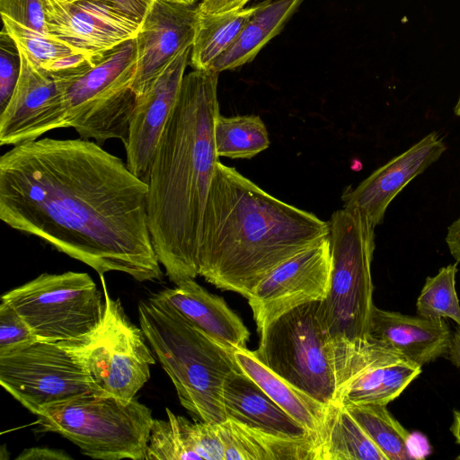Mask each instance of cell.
<instances>
[{"label":"cell","instance_id":"obj_4","mask_svg":"<svg viewBox=\"0 0 460 460\" xmlns=\"http://www.w3.org/2000/svg\"><path fill=\"white\" fill-rule=\"evenodd\" d=\"M138 319L181 404L199 420L225 421L223 385L230 373L241 370L234 349L210 337L155 295L138 303Z\"/></svg>","mask_w":460,"mask_h":460},{"label":"cell","instance_id":"obj_26","mask_svg":"<svg viewBox=\"0 0 460 460\" xmlns=\"http://www.w3.org/2000/svg\"><path fill=\"white\" fill-rule=\"evenodd\" d=\"M256 9L257 4L217 13L198 11L190 56L192 67L209 71L217 58L231 47Z\"/></svg>","mask_w":460,"mask_h":460},{"label":"cell","instance_id":"obj_29","mask_svg":"<svg viewBox=\"0 0 460 460\" xmlns=\"http://www.w3.org/2000/svg\"><path fill=\"white\" fill-rule=\"evenodd\" d=\"M457 263L428 277L417 298V314L429 319H451L460 325V302L456 291Z\"/></svg>","mask_w":460,"mask_h":460},{"label":"cell","instance_id":"obj_33","mask_svg":"<svg viewBox=\"0 0 460 460\" xmlns=\"http://www.w3.org/2000/svg\"><path fill=\"white\" fill-rule=\"evenodd\" d=\"M21 72V56L13 39L3 27L0 35V112L9 102Z\"/></svg>","mask_w":460,"mask_h":460},{"label":"cell","instance_id":"obj_8","mask_svg":"<svg viewBox=\"0 0 460 460\" xmlns=\"http://www.w3.org/2000/svg\"><path fill=\"white\" fill-rule=\"evenodd\" d=\"M320 301L284 314L260 335L255 357L278 376L323 404L337 400L335 350Z\"/></svg>","mask_w":460,"mask_h":460},{"label":"cell","instance_id":"obj_13","mask_svg":"<svg viewBox=\"0 0 460 460\" xmlns=\"http://www.w3.org/2000/svg\"><path fill=\"white\" fill-rule=\"evenodd\" d=\"M19 51L20 76L9 102L0 112L1 146H17L39 139L50 130L67 128L58 79Z\"/></svg>","mask_w":460,"mask_h":460},{"label":"cell","instance_id":"obj_27","mask_svg":"<svg viewBox=\"0 0 460 460\" xmlns=\"http://www.w3.org/2000/svg\"><path fill=\"white\" fill-rule=\"evenodd\" d=\"M214 139L218 155L249 159L267 149L270 137L260 116L218 114L214 124Z\"/></svg>","mask_w":460,"mask_h":460},{"label":"cell","instance_id":"obj_25","mask_svg":"<svg viewBox=\"0 0 460 460\" xmlns=\"http://www.w3.org/2000/svg\"><path fill=\"white\" fill-rule=\"evenodd\" d=\"M317 460H388L340 401L328 405Z\"/></svg>","mask_w":460,"mask_h":460},{"label":"cell","instance_id":"obj_39","mask_svg":"<svg viewBox=\"0 0 460 460\" xmlns=\"http://www.w3.org/2000/svg\"><path fill=\"white\" fill-rule=\"evenodd\" d=\"M450 254L460 262V216L447 227L445 238Z\"/></svg>","mask_w":460,"mask_h":460},{"label":"cell","instance_id":"obj_30","mask_svg":"<svg viewBox=\"0 0 460 460\" xmlns=\"http://www.w3.org/2000/svg\"><path fill=\"white\" fill-rule=\"evenodd\" d=\"M167 420L154 419L146 460H200L190 442L182 416L165 409Z\"/></svg>","mask_w":460,"mask_h":460},{"label":"cell","instance_id":"obj_40","mask_svg":"<svg viewBox=\"0 0 460 460\" xmlns=\"http://www.w3.org/2000/svg\"><path fill=\"white\" fill-rule=\"evenodd\" d=\"M447 358L457 367H460V325L452 332Z\"/></svg>","mask_w":460,"mask_h":460},{"label":"cell","instance_id":"obj_11","mask_svg":"<svg viewBox=\"0 0 460 460\" xmlns=\"http://www.w3.org/2000/svg\"><path fill=\"white\" fill-rule=\"evenodd\" d=\"M0 384L34 415L79 396L103 394L57 342L40 341L0 355Z\"/></svg>","mask_w":460,"mask_h":460},{"label":"cell","instance_id":"obj_23","mask_svg":"<svg viewBox=\"0 0 460 460\" xmlns=\"http://www.w3.org/2000/svg\"><path fill=\"white\" fill-rule=\"evenodd\" d=\"M234 358L240 369L252 378L279 407L317 438L323 429L328 405L322 403L278 376L252 350L236 349Z\"/></svg>","mask_w":460,"mask_h":460},{"label":"cell","instance_id":"obj_21","mask_svg":"<svg viewBox=\"0 0 460 460\" xmlns=\"http://www.w3.org/2000/svg\"><path fill=\"white\" fill-rule=\"evenodd\" d=\"M222 399L227 419L277 436H314L242 370L227 376L223 385Z\"/></svg>","mask_w":460,"mask_h":460},{"label":"cell","instance_id":"obj_31","mask_svg":"<svg viewBox=\"0 0 460 460\" xmlns=\"http://www.w3.org/2000/svg\"><path fill=\"white\" fill-rule=\"evenodd\" d=\"M2 20L3 27L18 48L43 69L63 58L77 53L49 32H40L25 27L5 16H2Z\"/></svg>","mask_w":460,"mask_h":460},{"label":"cell","instance_id":"obj_32","mask_svg":"<svg viewBox=\"0 0 460 460\" xmlns=\"http://www.w3.org/2000/svg\"><path fill=\"white\" fill-rule=\"evenodd\" d=\"M37 341L23 318L10 304L1 299L0 355L25 348Z\"/></svg>","mask_w":460,"mask_h":460},{"label":"cell","instance_id":"obj_14","mask_svg":"<svg viewBox=\"0 0 460 460\" xmlns=\"http://www.w3.org/2000/svg\"><path fill=\"white\" fill-rule=\"evenodd\" d=\"M49 32L77 53L99 59L136 38L141 23L103 2L43 0Z\"/></svg>","mask_w":460,"mask_h":460},{"label":"cell","instance_id":"obj_7","mask_svg":"<svg viewBox=\"0 0 460 460\" xmlns=\"http://www.w3.org/2000/svg\"><path fill=\"white\" fill-rule=\"evenodd\" d=\"M137 68L135 39L107 52L76 75H55L61 85L67 128L99 145L126 142L136 103L131 85Z\"/></svg>","mask_w":460,"mask_h":460},{"label":"cell","instance_id":"obj_28","mask_svg":"<svg viewBox=\"0 0 460 460\" xmlns=\"http://www.w3.org/2000/svg\"><path fill=\"white\" fill-rule=\"evenodd\" d=\"M344 405L388 460L414 458L410 432L391 414L386 405Z\"/></svg>","mask_w":460,"mask_h":460},{"label":"cell","instance_id":"obj_24","mask_svg":"<svg viewBox=\"0 0 460 460\" xmlns=\"http://www.w3.org/2000/svg\"><path fill=\"white\" fill-rule=\"evenodd\" d=\"M303 0H266L243 27L231 47L212 64L209 71L220 73L251 62L284 28Z\"/></svg>","mask_w":460,"mask_h":460},{"label":"cell","instance_id":"obj_2","mask_svg":"<svg viewBox=\"0 0 460 460\" xmlns=\"http://www.w3.org/2000/svg\"><path fill=\"white\" fill-rule=\"evenodd\" d=\"M219 73L184 75L147 180L152 244L174 284L199 276L203 215L218 160L214 139Z\"/></svg>","mask_w":460,"mask_h":460},{"label":"cell","instance_id":"obj_42","mask_svg":"<svg viewBox=\"0 0 460 460\" xmlns=\"http://www.w3.org/2000/svg\"><path fill=\"white\" fill-rule=\"evenodd\" d=\"M454 112L455 114L460 118V95H459V98L457 100V102L456 104V107L454 109Z\"/></svg>","mask_w":460,"mask_h":460},{"label":"cell","instance_id":"obj_22","mask_svg":"<svg viewBox=\"0 0 460 460\" xmlns=\"http://www.w3.org/2000/svg\"><path fill=\"white\" fill-rule=\"evenodd\" d=\"M225 460H317V438L267 433L226 419L217 423Z\"/></svg>","mask_w":460,"mask_h":460},{"label":"cell","instance_id":"obj_41","mask_svg":"<svg viewBox=\"0 0 460 460\" xmlns=\"http://www.w3.org/2000/svg\"><path fill=\"white\" fill-rule=\"evenodd\" d=\"M450 431L456 438V442L460 445V410L453 411V421L450 426Z\"/></svg>","mask_w":460,"mask_h":460},{"label":"cell","instance_id":"obj_37","mask_svg":"<svg viewBox=\"0 0 460 460\" xmlns=\"http://www.w3.org/2000/svg\"><path fill=\"white\" fill-rule=\"evenodd\" d=\"M16 460H72L66 451L49 447H32L23 449Z\"/></svg>","mask_w":460,"mask_h":460},{"label":"cell","instance_id":"obj_43","mask_svg":"<svg viewBox=\"0 0 460 460\" xmlns=\"http://www.w3.org/2000/svg\"><path fill=\"white\" fill-rule=\"evenodd\" d=\"M169 1L186 4H193L197 0H169Z\"/></svg>","mask_w":460,"mask_h":460},{"label":"cell","instance_id":"obj_6","mask_svg":"<svg viewBox=\"0 0 460 460\" xmlns=\"http://www.w3.org/2000/svg\"><path fill=\"white\" fill-rule=\"evenodd\" d=\"M42 431L58 433L100 460H146L152 411L135 398L89 394L50 405L37 415Z\"/></svg>","mask_w":460,"mask_h":460},{"label":"cell","instance_id":"obj_20","mask_svg":"<svg viewBox=\"0 0 460 460\" xmlns=\"http://www.w3.org/2000/svg\"><path fill=\"white\" fill-rule=\"evenodd\" d=\"M217 341L236 349H246L250 332L226 301L199 285L194 279L175 284L155 294Z\"/></svg>","mask_w":460,"mask_h":460},{"label":"cell","instance_id":"obj_38","mask_svg":"<svg viewBox=\"0 0 460 460\" xmlns=\"http://www.w3.org/2000/svg\"><path fill=\"white\" fill-rule=\"evenodd\" d=\"M250 0H202L198 11L205 13H217L243 8Z\"/></svg>","mask_w":460,"mask_h":460},{"label":"cell","instance_id":"obj_16","mask_svg":"<svg viewBox=\"0 0 460 460\" xmlns=\"http://www.w3.org/2000/svg\"><path fill=\"white\" fill-rule=\"evenodd\" d=\"M198 6L155 0L135 38L137 68L131 85L136 98L144 95L182 50L193 43Z\"/></svg>","mask_w":460,"mask_h":460},{"label":"cell","instance_id":"obj_19","mask_svg":"<svg viewBox=\"0 0 460 460\" xmlns=\"http://www.w3.org/2000/svg\"><path fill=\"white\" fill-rule=\"evenodd\" d=\"M452 332L445 319H429L387 311L375 305L367 338L423 366L447 357Z\"/></svg>","mask_w":460,"mask_h":460},{"label":"cell","instance_id":"obj_3","mask_svg":"<svg viewBox=\"0 0 460 460\" xmlns=\"http://www.w3.org/2000/svg\"><path fill=\"white\" fill-rule=\"evenodd\" d=\"M329 234V221L218 161L203 215L199 275L247 298L276 268Z\"/></svg>","mask_w":460,"mask_h":460},{"label":"cell","instance_id":"obj_18","mask_svg":"<svg viewBox=\"0 0 460 460\" xmlns=\"http://www.w3.org/2000/svg\"><path fill=\"white\" fill-rule=\"evenodd\" d=\"M446 150L443 138L436 131L429 133L374 171L356 188L348 187L341 195L343 208L359 210L375 226L382 224L391 201Z\"/></svg>","mask_w":460,"mask_h":460},{"label":"cell","instance_id":"obj_15","mask_svg":"<svg viewBox=\"0 0 460 460\" xmlns=\"http://www.w3.org/2000/svg\"><path fill=\"white\" fill-rule=\"evenodd\" d=\"M421 366L367 338L337 373V400L343 404L387 405L420 376Z\"/></svg>","mask_w":460,"mask_h":460},{"label":"cell","instance_id":"obj_9","mask_svg":"<svg viewBox=\"0 0 460 460\" xmlns=\"http://www.w3.org/2000/svg\"><path fill=\"white\" fill-rule=\"evenodd\" d=\"M105 309L99 324L88 333L57 342L83 367L103 394L129 401L150 378L155 358L142 329L128 318L119 299L111 297L100 275Z\"/></svg>","mask_w":460,"mask_h":460},{"label":"cell","instance_id":"obj_12","mask_svg":"<svg viewBox=\"0 0 460 460\" xmlns=\"http://www.w3.org/2000/svg\"><path fill=\"white\" fill-rule=\"evenodd\" d=\"M331 271L329 234L270 272L247 296L258 333L294 308L323 300Z\"/></svg>","mask_w":460,"mask_h":460},{"label":"cell","instance_id":"obj_5","mask_svg":"<svg viewBox=\"0 0 460 460\" xmlns=\"http://www.w3.org/2000/svg\"><path fill=\"white\" fill-rule=\"evenodd\" d=\"M329 227L331 279L319 314L333 343L338 371L367 340L376 226L359 210L343 208L332 213Z\"/></svg>","mask_w":460,"mask_h":460},{"label":"cell","instance_id":"obj_35","mask_svg":"<svg viewBox=\"0 0 460 460\" xmlns=\"http://www.w3.org/2000/svg\"><path fill=\"white\" fill-rule=\"evenodd\" d=\"M1 15L40 32H49L43 0H0Z\"/></svg>","mask_w":460,"mask_h":460},{"label":"cell","instance_id":"obj_17","mask_svg":"<svg viewBox=\"0 0 460 460\" xmlns=\"http://www.w3.org/2000/svg\"><path fill=\"white\" fill-rule=\"evenodd\" d=\"M190 50L191 47L179 53L152 87L136 98L124 143L126 164L146 183L162 132L177 102Z\"/></svg>","mask_w":460,"mask_h":460},{"label":"cell","instance_id":"obj_10","mask_svg":"<svg viewBox=\"0 0 460 460\" xmlns=\"http://www.w3.org/2000/svg\"><path fill=\"white\" fill-rule=\"evenodd\" d=\"M40 341L81 337L101 322L105 299L85 272L42 273L2 296Z\"/></svg>","mask_w":460,"mask_h":460},{"label":"cell","instance_id":"obj_36","mask_svg":"<svg viewBox=\"0 0 460 460\" xmlns=\"http://www.w3.org/2000/svg\"><path fill=\"white\" fill-rule=\"evenodd\" d=\"M78 1V0H68ZM106 3L142 22L155 0H93Z\"/></svg>","mask_w":460,"mask_h":460},{"label":"cell","instance_id":"obj_34","mask_svg":"<svg viewBox=\"0 0 460 460\" xmlns=\"http://www.w3.org/2000/svg\"><path fill=\"white\" fill-rule=\"evenodd\" d=\"M184 426L195 453L200 460H225L222 439L217 423L183 418Z\"/></svg>","mask_w":460,"mask_h":460},{"label":"cell","instance_id":"obj_1","mask_svg":"<svg viewBox=\"0 0 460 460\" xmlns=\"http://www.w3.org/2000/svg\"><path fill=\"white\" fill-rule=\"evenodd\" d=\"M147 190L119 157L81 137H43L0 157L2 222L99 275L162 279L147 224Z\"/></svg>","mask_w":460,"mask_h":460}]
</instances>
